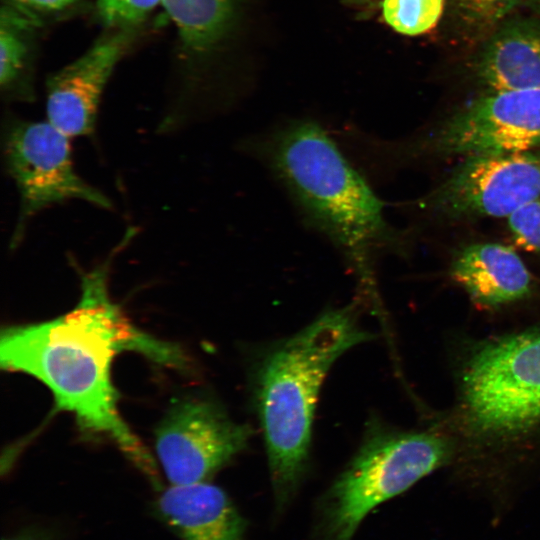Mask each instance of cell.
<instances>
[{
  "instance_id": "obj_1",
  "label": "cell",
  "mask_w": 540,
  "mask_h": 540,
  "mask_svg": "<svg viewBox=\"0 0 540 540\" xmlns=\"http://www.w3.org/2000/svg\"><path fill=\"white\" fill-rule=\"evenodd\" d=\"M113 249L106 260L80 272L76 306L57 318L2 330V369L21 372L42 382L56 408L71 413L87 433L113 441L156 487V462L118 410L112 382V362L124 351L183 368L187 362L177 346L161 341L131 324L108 291Z\"/></svg>"
},
{
  "instance_id": "obj_2",
  "label": "cell",
  "mask_w": 540,
  "mask_h": 540,
  "mask_svg": "<svg viewBox=\"0 0 540 540\" xmlns=\"http://www.w3.org/2000/svg\"><path fill=\"white\" fill-rule=\"evenodd\" d=\"M454 399L434 418L453 440L466 482L504 491L540 469V322L461 335L451 348Z\"/></svg>"
},
{
  "instance_id": "obj_3",
  "label": "cell",
  "mask_w": 540,
  "mask_h": 540,
  "mask_svg": "<svg viewBox=\"0 0 540 540\" xmlns=\"http://www.w3.org/2000/svg\"><path fill=\"white\" fill-rule=\"evenodd\" d=\"M238 146L269 172L302 223L337 251L357 282V298L380 307L379 261L404 255L408 240L388 221L385 203L335 135L316 121L295 119L246 136Z\"/></svg>"
},
{
  "instance_id": "obj_4",
  "label": "cell",
  "mask_w": 540,
  "mask_h": 540,
  "mask_svg": "<svg viewBox=\"0 0 540 540\" xmlns=\"http://www.w3.org/2000/svg\"><path fill=\"white\" fill-rule=\"evenodd\" d=\"M358 298L329 309L269 346L251 374L263 432L275 513L290 505L309 466L313 419L321 386L336 360L374 335L360 325Z\"/></svg>"
},
{
  "instance_id": "obj_5",
  "label": "cell",
  "mask_w": 540,
  "mask_h": 540,
  "mask_svg": "<svg viewBox=\"0 0 540 540\" xmlns=\"http://www.w3.org/2000/svg\"><path fill=\"white\" fill-rule=\"evenodd\" d=\"M454 454L452 438L434 420L405 430L372 418L358 450L316 504L313 540H353L375 507L451 466Z\"/></svg>"
},
{
  "instance_id": "obj_6",
  "label": "cell",
  "mask_w": 540,
  "mask_h": 540,
  "mask_svg": "<svg viewBox=\"0 0 540 540\" xmlns=\"http://www.w3.org/2000/svg\"><path fill=\"white\" fill-rule=\"evenodd\" d=\"M540 150V89L486 92L434 128L406 141L364 133L358 158L371 176L425 157H472Z\"/></svg>"
},
{
  "instance_id": "obj_7",
  "label": "cell",
  "mask_w": 540,
  "mask_h": 540,
  "mask_svg": "<svg viewBox=\"0 0 540 540\" xmlns=\"http://www.w3.org/2000/svg\"><path fill=\"white\" fill-rule=\"evenodd\" d=\"M70 139L48 121L5 122L3 159L20 197L11 249L21 242L28 221L52 205L76 199L112 209L111 200L76 172Z\"/></svg>"
},
{
  "instance_id": "obj_8",
  "label": "cell",
  "mask_w": 540,
  "mask_h": 540,
  "mask_svg": "<svg viewBox=\"0 0 540 540\" xmlns=\"http://www.w3.org/2000/svg\"><path fill=\"white\" fill-rule=\"evenodd\" d=\"M540 198V150L464 158L419 198L418 210L445 220L507 217Z\"/></svg>"
},
{
  "instance_id": "obj_9",
  "label": "cell",
  "mask_w": 540,
  "mask_h": 540,
  "mask_svg": "<svg viewBox=\"0 0 540 540\" xmlns=\"http://www.w3.org/2000/svg\"><path fill=\"white\" fill-rule=\"evenodd\" d=\"M253 435L216 401H176L155 430V452L169 485L209 481L243 452Z\"/></svg>"
},
{
  "instance_id": "obj_10",
  "label": "cell",
  "mask_w": 540,
  "mask_h": 540,
  "mask_svg": "<svg viewBox=\"0 0 540 540\" xmlns=\"http://www.w3.org/2000/svg\"><path fill=\"white\" fill-rule=\"evenodd\" d=\"M125 34L98 41L47 81V121L70 138L92 136L105 86L127 48Z\"/></svg>"
},
{
  "instance_id": "obj_11",
  "label": "cell",
  "mask_w": 540,
  "mask_h": 540,
  "mask_svg": "<svg viewBox=\"0 0 540 540\" xmlns=\"http://www.w3.org/2000/svg\"><path fill=\"white\" fill-rule=\"evenodd\" d=\"M449 276L479 311L498 313L530 301L534 276L516 251L494 242L466 245L453 256Z\"/></svg>"
},
{
  "instance_id": "obj_12",
  "label": "cell",
  "mask_w": 540,
  "mask_h": 540,
  "mask_svg": "<svg viewBox=\"0 0 540 540\" xmlns=\"http://www.w3.org/2000/svg\"><path fill=\"white\" fill-rule=\"evenodd\" d=\"M157 508L182 540H248L246 519L229 495L209 481L169 485Z\"/></svg>"
},
{
  "instance_id": "obj_13",
  "label": "cell",
  "mask_w": 540,
  "mask_h": 540,
  "mask_svg": "<svg viewBox=\"0 0 540 540\" xmlns=\"http://www.w3.org/2000/svg\"><path fill=\"white\" fill-rule=\"evenodd\" d=\"M476 76L487 92L540 89V25L502 27L481 53Z\"/></svg>"
},
{
  "instance_id": "obj_14",
  "label": "cell",
  "mask_w": 540,
  "mask_h": 540,
  "mask_svg": "<svg viewBox=\"0 0 540 540\" xmlns=\"http://www.w3.org/2000/svg\"><path fill=\"white\" fill-rule=\"evenodd\" d=\"M236 0H161L186 47L205 51L230 25Z\"/></svg>"
},
{
  "instance_id": "obj_15",
  "label": "cell",
  "mask_w": 540,
  "mask_h": 540,
  "mask_svg": "<svg viewBox=\"0 0 540 540\" xmlns=\"http://www.w3.org/2000/svg\"><path fill=\"white\" fill-rule=\"evenodd\" d=\"M29 24L8 9L1 13L0 29V85L4 92L18 90L17 84L27 51L24 30Z\"/></svg>"
},
{
  "instance_id": "obj_16",
  "label": "cell",
  "mask_w": 540,
  "mask_h": 540,
  "mask_svg": "<svg viewBox=\"0 0 540 540\" xmlns=\"http://www.w3.org/2000/svg\"><path fill=\"white\" fill-rule=\"evenodd\" d=\"M445 0H383L385 22L398 33L416 36L432 30L438 23Z\"/></svg>"
},
{
  "instance_id": "obj_17",
  "label": "cell",
  "mask_w": 540,
  "mask_h": 540,
  "mask_svg": "<svg viewBox=\"0 0 540 540\" xmlns=\"http://www.w3.org/2000/svg\"><path fill=\"white\" fill-rule=\"evenodd\" d=\"M507 223L514 242L523 249L540 253V198L517 208Z\"/></svg>"
},
{
  "instance_id": "obj_18",
  "label": "cell",
  "mask_w": 540,
  "mask_h": 540,
  "mask_svg": "<svg viewBox=\"0 0 540 540\" xmlns=\"http://www.w3.org/2000/svg\"><path fill=\"white\" fill-rule=\"evenodd\" d=\"M161 0H97L103 20L109 25H131L143 20Z\"/></svg>"
},
{
  "instance_id": "obj_19",
  "label": "cell",
  "mask_w": 540,
  "mask_h": 540,
  "mask_svg": "<svg viewBox=\"0 0 540 540\" xmlns=\"http://www.w3.org/2000/svg\"><path fill=\"white\" fill-rule=\"evenodd\" d=\"M520 0H458L462 9L472 19L492 23L502 18Z\"/></svg>"
},
{
  "instance_id": "obj_20",
  "label": "cell",
  "mask_w": 540,
  "mask_h": 540,
  "mask_svg": "<svg viewBox=\"0 0 540 540\" xmlns=\"http://www.w3.org/2000/svg\"><path fill=\"white\" fill-rule=\"evenodd\" d=\"M20 4L46 11L64 9L77 0H14Z\"/></svg>"
},
{
  "instance_id": "obj_21",
  "label": "cell",
  "mask_w": 540,
  "mask_h": 540,
  "mask_svg": "<svg viewBox=\"0 0 540 540\" xmlns=\"http://www.w3.org/2000/svg\"><path fill=\"white\" fill-rule=\"evenodd\" d=\"M527 2L536 10L540 11V0H527Z\"/></svg>"
}]
</instances>
